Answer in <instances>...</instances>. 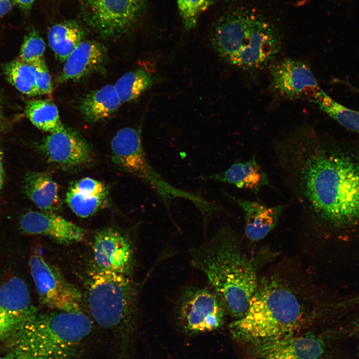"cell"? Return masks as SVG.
<instances>
[{"mask_svg":"<svg viewBox=\"0 0 359 359\" xmlns=\"http://www.w3.org/2000/svg\"><path fill=\"white\" fill-rule=\"evenodd\" d=\"M2 151L1 148V146L0 145V193L1 191V189L2 188L3 182V177H4V172H3V163H2Z\"/></svg>","mask_w":359,"mask_h":359,"instance_id":"cell-34","label":"cell"},{"mask_svg":"<svg viewBox=\"0 0 359 359\" xmlns=\"http://www.w3.org/2000/svg\"><path fill=\"white\" fill-rule=\"evenodd\" d=\"M230 228H221L191 251L192 265L206 277L227 312L238 319L247 309L258 285L255 267L241 251Z\"/></svg>","mask_w":359,"mask_h":359,"instance_id":"cell-3","label":"cell"},{"mask_svg":"<svg viewBox=\"0 0 359 359\" xmlns=\"http://www.w3.org/2000/svg\"><path fill=\"white\" fill-rule=\"evenodd\" d=\"M146 7V0H82L85 21L105 39L119 38L131 32Z\"/></svg>","mask_w":359,"mask_h":359,"instance_id":"cell-7","label":"cell"},{"mask_svg":"<svg viewBox=\"0 0 359 359\" xmlns=\"http://www.w3.org/2000/svg\"><path fill=\"white\" fill-rule=\"evenodd\" d=\"M180 16L184 28H194L200 15L211 4V0H177Z\"/></svg>","mask_w":359,"mask_h":359,"instance_id":"cell-28","label":"cell"},{"mask_svg":"<svg viewBox=\"0 0 359 359\" xmlns=\"http://www.w3.org/2000/svg\"><path fill=\"white\" fill-rule=\"evenodd\" d=\"M19 7L25 13L30 10L35 0H14Z\"/></svg>","mask_w":359,"mask_h":359,"instance_id":"cell-31","label":"cell"},{"mask_svg":"<svg viewBox=\"0 0 359 359\" xmlns=\"http://www.w3.org/2000/svg\"><path fill=\"white\" fill-rule=\"evenodd\" d=\"M85 32L76 22L66 21L56 23L49 29L47 38L55 55L65 61L73 51L84 40Z\"/></svg>","mask_w":359,"mask_h":359,"instance_id":"cell-22","label":"cell"},{"mask_svg":"<svg viewBox=\"0 0 359 359\" xmlns=\"http://www.w3.org/2000/svg\"><path fill=\"white\" fill-rule=\"evenodd\" d=\"M22 188L27 196L43 211L52 212L60 207L58 185L46 173L28 172L24 177Z\"/></svg>","mask_w":359,"mask_h":359,"instance_id":"cell-20","label":"cell"},{"mask_svg":"<svg viewBox=\"0 0 359 359\" xmlns=\"http://www.w3.org/2000/svg\"><path fill=\"white\" fill-rule=\"evenodd\" d=\"M34 66L38 95H50L52 92L51 78L44 59L32 64Z\"/></svg>","mask_w":359,"mask_h":359,"instance_id":"cell-29","label":"cell"},{"mask_svg":"<svg viewBox=\"0 0 359 359\" xmlns=\"http://www.w3.org/2000/svg\"><path fill=\"white\" fill-rule=\"evenodd\" d=\"M92 327L90 319L81 311L38 313L5 343L9 350L42 359H77Z\"/></svg>","mask_w":359,"mask_h":359,"instance_id":"cell-5","label":"cell"},{"mask_svg":"<svg viewBox=\"0 0 359 359\" xmlns=\"http://www.w3.org/2000/svg\"><path fill=\"white\" fill-rule=\"evenodd\" d=\"M25 114L33 125L43 131L53 133L64 132L66 129L60 120L56 106L51 101H28L25 107Z\"/></svg>","mask_w":359,"mask_h":359,"instance_id":"cell-23","label":"cell"},{"mask_svg":"<svg viewBox=\"0 0 359 359\" xmlns=\"http://www.w3.org/2000/svg\"><path fill=\"white\" fill-rule=\"evenodd\" d=\"M38 314L24 281L14 277L0 285V341H6Z\"/></svg>","mask_w":359,"mask_h":359,"instance_id":"cell-11","label":"cell"},{"mask_svg":"<svg viewBox=\"0 0 359 359\" xmlns=\"http://www.w3.org/2000/svg\"><path fill=\"white\" fill-rule=\"evenodd\" d=\"M295 294L276 278L263 279L244 315L229 325L236 339L259 346L292 336L303 314Z\"/></svg>","mask_w":359,"mask_h":359,"instance_id":"cell-4","label":"cell"},{"mask_svg":"<svg viewBox=\"0 0 359 359\" xmlns=\"http://www.w3.org/2000/svg\"><path fill=\"white\" fill-rule=\"evenodd\" d=\"M87 302L93 320L115 335L117 359H128L136 327L137 290L130 276L97 269L89 274Z\"/></svg>","mask_w":359,"mask_h":359,"instance_id":"cell-6","label":"cell"},{"mask_svg":"<svg viewBox=\"0 0 359 359\" xmlns=\"http://www.w3.org/2000/svg\"><path fill=\"white\" fill-rule=\"evenodd\" d=\"M271 90L287 99L313 101L321 90L309 65L303 61L286 58L270 65Z\"/></svg>","mask_w":359,"mask_h":359,"instance_id":"cell-10","label":"cell"},{"mask_svg":"<svg viewBox=\"0 0 359 359\" xmlns=\"http://www.w3.org/2000/svg\"><path fill=\"white\" fill-rule=\"evenodd\" d=\"M155 80L151 72L140 68L125 73L114 85L121 102L126 103L137 99L152 87Z\"/></svg>","mask_w":359,"mask_h":359,"instance_id":"cell-24","label":"cell"},{"mask_svg":"<svg viewBox=\"0 0 359 359\" xmlns=\"http://www.w3.org/2000/svg\"><path fill=\"white\" fill-rule=\"evenodd\" d=\"M324 343L312 334L288 337L259 346V359H318Z\"/></svg>","mask_w":359,"mask_h":359,"instance_id":"cell-15","label":"cell"},{"mask_svg":"<svg viewBox=\"0 0 359 359\" xmlns=\"http://www.w3.org/2000/svg\"><path fill=\"white\" fill-rule=\"evenodd\" d=\"M7 128V123L4 117L2 103L0 98V132L4 131Z\"/></svg>","mask_w":359,"mask_h":359,"instance_id":"cell-33","label":"cell"},{"mask_svg":"<svg viewBox=\"0 0 359 359\" xmlns=\"http://www.w3.org/2000/svg\"><path fill=\"white\" fill-rule=\"evenodd\" d=\"M109 193L108 187L91 178L75 181L69 186L66 201L77 215L85 218L95 213L104 203Z\"/></svg>","mask_w":359,"mask_h":359,"instance_id":"cell-17","label":"cell"},{"mask_svg":"<svg viewBox=\"0 0 359 359\" xmlns=\"http://www.w3.org/2000/svg\"><path fill=\"white\" fill-rule=\"evenodd\" d=\"M45 49L44 41L36 30L32 29L24 38L18 58L32 64L43 59Z\"/></svg>","mask_w":359,"mask_h":359,"instance_id":"cell-27","label":"cell"},{"mask_svg":"<svg viewBox=\"0 0 359 359\" xmlns=\"http://www.w3.org/2000/svg\"><path fill=\"white\" fill-rule=\"evenodd\" d=\"M7 81L21 93L38 95L34 66L18 58L6 63L3 67Z\"/></svg>","mask_w":359,"mask_h":359,"instance_id":"cell-25","label":"cell"},{"mask_svg":"<svg viewBox=\"0 0 359 359\" xmlns=\"http://www.w3.org/2000/svg\"><path fill=\"white\" fill-rule=\"evenodd\" d=\"M30 272L42 304L58 311H81L80 292L68 283L59 270L39 254L29 260Z\"/></svg>","mask_w":359,"mask_h":359,"instance_id":"cell-9","label":"cell"},{"mask_svg":"<svg viewBox=\"0 0 359 359\" xmlns=\"http://www.w3.org/2000/svg\"><path fill=\"white\" fill-rule=\"evenodd\" d=\"M295 196L315 221L344 230L359 226V143L299 127L276 147Z\"/></svg>","mask_w":359,"mask_h":359,"instance_id":"cell-1","label":"cell"},{"mask_svg":"<svg viewBox=\"0 0 359 359\" xmlns=\"http://www.w3.org/2000/svg\"><path fill=\"white\" fill-rule=\"evenodd\" d=\"M19 223L25 233L46 235L63 243L80 241L85 235L82 228L53 212L28 211Z\"/></svg>","mask_w":359,"mask_h":359,"instance_id":"cell-14","label":"cell"},{"mask_svg":"<svg viewBox=\"0 0 359 359\" xmlns=\"http://www.w3.org/2000/svg\"><path fill=\"white\" fill-rule=\"evenodd\" d=\"M121 102L114 85L108 84L86 94L80 105L84 118L90 122H97L113 115Z\"/></svg>","mask_w":359,"mask_h":359,"instance_id":"cell-21","label":"cell"},{"mask_svg":"<svg viewBox=\"0 0 359 359\" xmlns=\"http://www.w3.org/2000/svg\"><path fill=\"white\" fill-rule=\"evenodd\" d=\"M0 359H9V358L8 354H7L5 356L0 357Z\"/></svg>","mask_w":359,"mask_h":359,"instance_id":"cell-35","label":"cell"},{"mask_svg":"<svg viewBox=\"0 0 359 359\" xmlns=\"http://www.w3.org/2000/svg\"><path fill=\"white\" fill-rule=\"evenodd\" d=\"M176 312L180 327L192 334L218 329L227 313L222 300L210 286L186 288L180 297Z\"/></svg>","mask_w":359,"mask_h":359,"instance_id":"cell-8","label":"cell"},{"mask_svg":"<svg viewBox=\"0 0 359 359\" xmlns=\"http://www.w3.org/2000/svg\"><path fill=\"white\" fill-rule=\"evenodd\" d=\"M103 44L95 40H83L64 61L58 83L78 80L99 69L106 58Z\"/></svg>","mask_w":359,"mask_h":359,"instance_id":"cell-16","label":"cell"},{"mask_svg":"<svg viewBox=\"0 0 359 359\" xmlns=\"http://www.w3.org/2000/svg\"><path fill=\"white\" fill-rule=\"evenodd\" d=\"M204 180L228 183L248 189L258 195L262 187L270 183L266 173L254 156L249 159L233 163L227 170L202 177Z\"/></svg>","mask_w":359,"mask_h":359,"instance_id":"cell-19","label":"cell"},{"mask_svg":"<svg viewBox=\"0 0 359 359\" xmlns=\"http://www.w3.org/2000/svg\"><path fill=\"white\" fill-rule=\"evenodd\" d=\"M319 108L349 131L359 135V112L341 105L323 90L313 100Z\"/></svg>","mask_w":359,"mask_h":359,"instance_id":"cell-26","label":"cell"},{"mask_svg":"<svg viewBox=\"0 0 359 359\" xmlns=\"http://www.w3.org/2000/svg\"><path fill=\"white\" fill-rule=\"evenodd\" d=\"M12 6L10 0H0V17L6 14Z\"/></svg>","mask_w":359,"mask_h":359,"instance_id":"cell-32","label":"cell"},{"mask_svg":"<svg viewBox=\"0 0 359 359\" xmlns=\"http://www.w3.org/2000/svg\"><path fill=\"white\" fill-rule=\"evenodd\" d=\"M39 148L48 161L63 168L77 167L92 160L87 141L77 132L68 128L50 133L41 142Z\"/></svg>","mask_w":359,"mask_h":359,"instance_id":"cell-13","label":"cell"},{"mask_svg":"<svg viewBox=\"0 0 359 359\" xmlns=\"http://www.w3.org/2000/svg\"><path fill=\"white\" fill-rule=\"evenodd\" d=\"M210 41L223 60L249 71L270 66L282 42L275 22L260 10L246 5L224 11L212 27Z\"/></svg>","mask_w":359,"mask_h":359,"instance_id":"cell-2","label":"cell"},{"mask_svg":"<svg viewBox=\"0 0 359 359\" xmlns=\"http://www.w3.org/2000/svg\"><path fill=\"white\" fill-rule=\"evenodd\" d=\"M9 359H42L30 353L17 350H9Z\"/></svg>","mask_w":359,"mask_h":359,"instance_id":"cell-30","label":"cell"},{"mask_svg":"<svg viewBox=\"0 0 359 359\" xmlns=\"http://www.w3.org/2000/svg\"><path fill=\"white\" fill-rule=\"evenodd\" d=\"M230 197L244 212L245 232L251 241L260 240L271 231L287 207L285 204L267 206L256 201Z\"/></svg>","mask_w":359,"mask_h":359,"instance_id":"cell-18","label":"cell"},{"mask_svg":"<svg viewBox=\"0 0 359 359\" xmlns=\"http://www.w3.org/2000/svg\"><path fill=\"white\" fill-rule=\"evenodd\" d=\"M93 258L96 268L130 276L134 255L129 238L111 228L100 230L95 236Z\"/></svg>","mask_w":359,"mask_h":359,"instance_id":"cell-12","label":"cell"}]
</instances>
